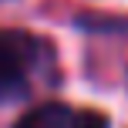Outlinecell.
Here are the masks:
<instances>
[{"mask_svg":"<svg viewBox=\"0 0 128 128\" xmlns=\"http://www.w3.org/2000/svg\"><path fill=\"white\" fill-rule=\"evenodd\" d=\"M71 128H108V118L101 111H74Z\"/></svg>","mask_w":128,"mask_h":128,"instance_id":"3","label":"cell"},{"mask_svg":"<svg viewBox=\"0 0 128 128\" xmlns=\"http://www.w3.org/2000/svg\"><path fill=\"white\" fill-rule=\"evenodd\" d=\"M71 118H74V111H71L68 104L47 101V104L30 108L14 128H71Z\"/></svg>","mask_w":128,"mask_h":128,"instance_id":"2","label":"cell"},{"mask_svg":"<svg viewBox=\"0 0 128 128\" xmlns=\"http://www.w3.org/2000/svg\"><path fill=\"white\" fill-rule=\"evenodd\" d=\"M44 47L17 30H0V101L24 98L30 78L37 74Z\"/></svg>","mask_w":128,"mask_h":128,"instance_id":"1","label":"cell"}]
</instances>
